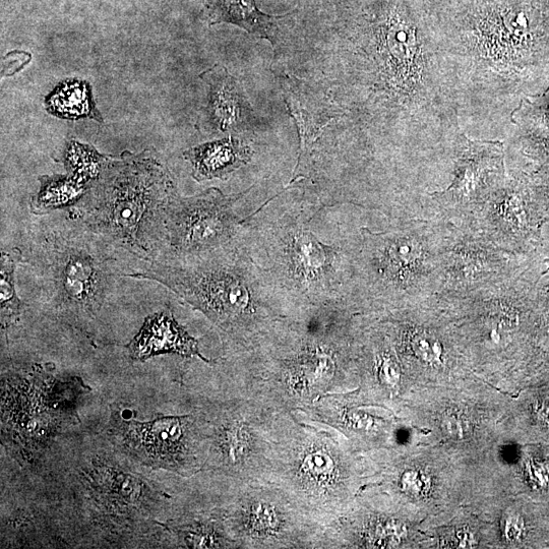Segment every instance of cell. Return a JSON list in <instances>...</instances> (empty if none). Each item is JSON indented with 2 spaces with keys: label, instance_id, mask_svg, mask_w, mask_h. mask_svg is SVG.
<instances>
[{
  "label": "cell",
  "instance_id": "25",
  "mask_svg": "<svg viewBox=\"0 0 549 549\" xmlns=\"http://www.w3.org/2000/svg\"><path fill=\"white\" fill-rule=\"evenodd\" d=\"M535 413L541 422L549 425V398H546L536 404Z\"/></svg>",
  "mask_w": 549,
  "mask_h": 549
},
{
  "label": "cell",
  "instance_id": "4",
  "mask_svg": "<svg viewBox=\"0 0 549 549\" xmlns=\"http://www.w3.org/2000/svg\"><path fill=\"white\" fill-rule=\"evenodd\" d=\"M177 195L176 182L156 151H126L107 156L73 208L87 232L148 264L160 254L164 215Z\"/></svg>",
  "mask_w": 549,
  "mask_h": 549
},
{
  "label": "cell",
  "instance_id": "5",
  "mask_svg": "<svg viewBox=\"0 0 549 549\" xmlns=\"http://www.w3.org/2000/svg\"><path fill=\"white\" fill-rule=\"evenodd\" d=\"M344 436L293 413L277 444L269 481L325 529L356 495L355 467Z\"/></svg>",
  "mask_w": 549,
  "mask_h": 549
},
{
  "label": "cell",
  "instance_id": "7",
  "mask_svg": "<svg viewBox=\"0 0 549 549\" xmlns=\"http://www.w3.org/2000/svg\"><path fill=\"white\" fill-rule=\"evenodd\" d=\"M227 491L213 509L237 548H320L324 527L270 481L227 477Z\"/></svg>",
  "mask_w": 549,
  "mask_h": 549
},
{
  "label": "cell",
  "instance_id": "15",
  "mask_svg": "<svg viewBox=\"0 0 549 549\" xmlns=\"http://www.w3.org/2000/svg\"><path fill=\"white\" fill-rule=\"evenodd\" d=\"M209 25L230 24L269 41L278 42L280 23L289 14L271 16L263 13L256 0H205Z\"/></svg>",
  "mask_w": 549,
  "mask_h": 549
},
{
  "label": "cell",
  "instance_id": "8",
  "mask_svg": "<svg viewBox=\"0 0 549 549\" xmlns=\"http://www.w3.org/2000/svg\"><path fill=\"white\" fill-rule=\"evenodd\" d=\"M94 240L55 232L41 240L36 252L51 300L74 316L97 315L109 295L114 273Z\"/></svg>",
  "mask_w": 549,
  "mask_h": 549
},
{
  "label": "cell",
  "instance_id": "11",
  "mask_svg": "<svg viewBox=\"0 0 549 549\" xmlns=\"http://www.w3.org/2000/svg\"><path fill=\"white\" fill-rule=\"evenodd\" d=\"M281 88L299 136L297 163L286 187L296 189L309 174L318 140L343 112L320 90L292 75L281 78Z\"/></svg>",
  "mask_w": 549,
  "mask_h": 549
},
{
  "label": "cell",
  "instance_id": "19",
  "mask_svg": "<svg viewBox=\"0 0 549 549\" xmlns=\"http://www.w3.org/2000/svg\"><path fill=\"white\" fill-rule=\"evenodd\" d=\"M107 155L99 153L94 147L71 141L64 154V163L68 173L88 183L98 178Z\"/></svg>",
  "mask_w": 549,
  "mask_h": 549
},
{
  "label": "cell",
  "instance_id": "12",
  "mask_svg": "<svg viewBox=\"0 0 549 549\" xmlns=\"http://www.w3.org/2000/svg\"><path fill=\"white\" fill-rule=\"evenodd\" d=\"M208 89L207 102L197 124L209 137L253 131L256 116L241 84L227 69L215 65L200 75Z\"/></svg>",
  "mask_w": 549,
  "mask_h": 549
},
{
  "label": "cell",
  "instance_id": "16",
  "mask_svg": "<svg viewBox=\"0 0 549 549\" xmlns=\"http://www.w3.org/2000/svg\"><path fill=\"white\" fill-rule=\"evenodd\" d=\"M46 111L55 117L68 120L93 119L103 124V116L97 108L93 89L89 82L67 79L46 96Z\"/></svg>",
  "mask_w": 549,
  "mask_h": 549
},
{
  "label": "cell",
  "instance_id": "9",
  "mask_svg": "<svg viewBox=\"0 0 549 549\" xmlns=\"http://www.w3.org/2000/svg\"><path fill=\"white\" fill-rule=\"evenodd\" d=\"M255 188L233 195L211 188L193 197L175 196L164 215L157 258L199 255L238 243L251 215L239 205Z\"/></svg>",
  "mask_w": 549,
  "mask_h": 549
},
{
  "label": "cell",
  "instance_id": "2",
  "mask_svg": "<svg viewBox=\"0 0 549 549\" xmlns=\"http://www.w3.org/2000/svg\"><path fill=\"white\" fill-rule=\"evenodd\" d=\"M338 210L281 192L244 222L239 243L297 308L350 303L362 231L347 232Z\"/></svg>",
  "mask_w": 549,
  "mask_h": 549
},
{
  "label": "cell",
  "instance_id": "23",
  "mask_svg": "<svg viewBox=\"0 0 549 549\" xmlns=\"http://www.w3.org/2000/svg\"><path fill=\"white\" fill-rule=\"evenodd\" d=\"M446 433L453 438H463L467 433V422L460 414H448L443 421Z\"/></svg>",
  "mask_w": 549,
  "mask_h": 549
},
{
  "label": "cell",
  "instance_id": "26",
  "mask_svg": "<svg viewBox=\"0 0 549 549\" xmlns=\"http://www.w3.org/2000/svg\"><path fill=\"white\" fill-rule=\"evenodd\" d=\"M506 529V533L509 538H518V536L521 535L522 532V523L519 522V520L511 519L508 521Z\"/></svg>",
  "mask_w": 549,
  "mask_h": 549
},
{
  "label": "cell",
  "instance_id": "3",
  "mask_svg": "<svg viewBox=\"0 0 549 549\" xmlns=\"http://www.w3.org/2000/svg\"><path fill=\"white\" fill-rule=\"evenodd\" d=\"M129 277L152 280L203 314L229 351L248 347L296 305L241 244L191 256H163Z\"/></svg>",
  "mask_w": 549,
  "mask_h": 549
},
{
  "label": "cell",
  "instance_id": "1",
  "mask_svg": "<svg viewBox=\"0 0 549 549\" xmlns=\"http://www.w3.org/2000/svg\"><path fill=\"white\" fill-rule=\"evenodd\" d=\"M352 309L347 301L299 308L248 347L229 351L234 385L291 413L309 409L326 395L348 392Z\"/></svg>",
  "mask_w": 549,
  "mask_h": 549
},
{
  "label": "cell",
  "instance_id": "10",
  "mask_svg": "<svg viewBox=\"0 0 549 549\" xmlns=\"http://www.w3.org/2000/svg\"><path fill=\"white\" fill-rule=\"evenodd\" d=\"M122 443L142 462L182 476L202 472L207 460L203 423L197 411L148 422L117 420Z\"/></svg>",
  "mask_w": 549,
  "mask_h": 549
},
{
  "label": "cell",
  "instance_id": "20",
  "mask_svg": "<svg viewBox=\"0 0 549 549\" xmlns=\"http://www.w3.org/2000/svg\"><path fill=\"white\" fill-rule=\"evenodd\" d=\"M371 358L372 373L378 385L389 393L397 391L401 385L402 372L391 349L386 346L377 347Z\"/></svg>",
  "mask_w": 549,
  "mask_h": 549
},
{
  "label": "cell",
  "instance_id": "18",
  "mask_svg": "<svg viewBox=\"0 0 549 549\" xmlns=\"http://www.w3.org/2000/svg\"><path fill=\"white\" fill-rule=\"evenodd\" d=\"M21 260L22 252L17 249L11 252H2L0 308H2V324L6 327L16 322L21 315V301L15 288V272Z\"/></svg>",
  "mask_w": 549,
  "mask_h": 549
},
{
  "label": "cell",
  "instance_id": "13",
  "mask_svg": "<svg viewBox=\"0 0 549 549\" xmlns=\"http://www.w3.org/2000/svg\"><path fill=\"white\" fill-rule=\"evenodd\" d=\"M128 349L131 357L139 361L171 353L185 358L198 357L205 363H212L201 353L199 341L180 326L168 310L148 317Z\"/></svg>",
  "mask_w": 549,
  "mask_h": 549
},
{
  "label": "cell",
  "instance_id": "22",
  "mask_svg": "<svg viewBox=\"0 0 549 549\" xmlns=\"http://www.w3.org/2000/svg\"><path fill=\"white\" fill-rule=\"evenodd\" d=\"M399 486L403 493L420 495L427 487V481L425 476L420 474V471L407 470L401 475Z\"/></svg>",
  "mask_w": 549,
  "mask_h": 549
},
{
  "label": "cell",
  "instance_id": "6",
  "mask_svg": "<svg viewBox=\"0 0 549 549\" xmlns=\"http://www.w3.org/2000/svg\"><path fill=\"white\" fill-rule=\"evenodd\" d=\"M196 411L206 437L205 471L242 481H269L277 444L293 413L272 408L235 385L227 399Z\"/></svg>",
  "mask_w": 549,
  "mask_h": 549
},
{
  "label": "cell",
  "instance_id": "24",
  "mask_svg": "<svg viewBox=\"0 0 549 549\" xmlns=\"http://www.w3.org/2000/svg\"><path fill=\"white\" fill-rule=\"evenodd\" d=\"M531 478L535 484L539 487L548 488L549 487V467L542 464L536 463L532 465Z\"/></svg>",
  "mask_w": 549,
  "mask_h": 549
},
{
  "label": "cell",
  "instance_id": "14",
  "mask_svg": "<svg viewBox=\"0 0 549 549\" xmlns=\"http://www.w3.org/2000/svg\"><path fill=\"white\" fill-rule=\"evenodd\" d=\"M255 151L243 140L228 136L183 152L192 166V176L198 182L213 179L228 180L236 171L248 166Z\"/></svg>",
  "mask_w": 549,
  "mask_h": 549
},
{
  "label": "cell",
  "instance_id": "17",
  "mask_svg": "<svg viewBox=\"0 0 549 549\" xmlns=\"http://www.w3.org/2000/svg\"><path fill=\"white\" fill-rule=\"evenodd\" d=\"M40 189L30 202L31 212L46 215L55 210L75 207L87 194L91 183L74 175H43Z\"/></svg>",
  "mask_w": 549,
  "mask_h": 549
},
{
  "label": "cell",
  "instance_id": "21",
  "mask_svg": "<svg viewBox=\"0 0 549 549\" xmlns=\"http://www.w3.org/2000/svg\"><path fill=\"white\" fill-rule=\"evenodd\" d=\"M412 346L415 354L425 361H437L442 354L440 343L430 337L418 335L414 337Z\"/></svg>",
  "mask_w": 549,
  "mask_h": 549
}]
</instances>
